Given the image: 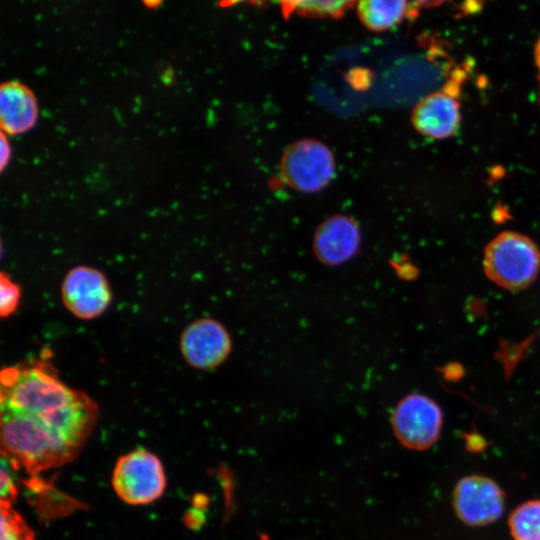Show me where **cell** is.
Here are the masks:
<instances>
[{"label":"cell","instance_id":"obj_1","mask_svg":"<svg viewBox=\"0 0 540 540\" xmlns=\"http://www.w3.org/2000/svg\"><path fill=\"white\" fill-rule=\"evenodd\" d=\"M99 416L96 402L69 387L48 361L27 360L0 374L1 453L37 473L72 461Z\"/></svg>","mask_w":540,"mask_h":540},{"label":"cell","instance_id":"obj_2","mask_svg":"<svg viewBox=\"0 0 540 540\" xmlns=\"http://www.w3.org/2000/svg\"><path fill=\"white\" fill-rule=\"evenodd\" d=\"M540 267V252L525 235L503 232L486 247L484 269L496 284L508 289H521L536 277Z\"/></svg>","mask_w":540,"mask_h":540},{"label":"cell","instance_id":"obj_3","mask_svg":"<svg viewBox=\"0 0 540 540\" xmlns=\"http://www.w3.org/2000/svg\"><path fill=\"white\" fill-rule=\"evenodd\" d=\"M117 496L130 505H146L160 498L166 477L160 459L145 449H136L118 458L112 473Z\"/></svg>","mask_w":540,"mask_h":540},{"label":"cell","instance_id":"obj_4","mask_svg":"<svg viewBox=\"0 0 540 540\" xmlns=\"http://www.w3.org/2000/svg\"><path fill=\"white\" fill-rule=\"evenodd\" d=\"M280 170L293 189L315 193L324 189L335 175V159L331 150L315 139H301L284 151Z\"/></svg>","mask_w":540,"mask_h":540},{"label":"cell","instance_id":"obj_5","mask_svg":"<svg viewBox=\"0 0 540 540\" xmlns=\"http://www.w3.org/2000/svg\"><path fill=\"white\" fill-rule=\"evenodd\" d=\"M391 424L401 445L407 449L424 451L438 441L443 414L433 399L412 393L398 402L392 413Z\"/></svg>","mask_w":540,"mask_h":540},{"label":"cell","instance_id":"obj_6","mask_svg":"<svg viewBox=\"0 0 540 540\" xmlns=\"http://www.w3.org/2000/svg\"><path fill=\"white\" fill-rule=\"evenodd\" d=\"M505 503V491L485 475L470 474L460 478L452 492L457 518L470 527L486 526L500 519Z\"/></svg>","mask_w":540,"mask_h":540},{"label":"cell","instance_id":"obj_7","mask_svg":"<svg viewBox=\"0 0 540 540\" xmlns=\"http://www.w3.org/2000/svg\"><path fill=\"white\" fill-rule=\"evenodd\" d=\"M463 72H457L441 88L424 96L414 107L411 121L423 136L446 139L453 136L461 122L460 87Z\"/></svg>","mask_w":540,"mask_h":540},{"label":"cell","instance_id":"obj_8","mask_svg":"<svg viewBox=\"0 0 540 540\" xmlns=\"http://www.w3.org/2000/svg\"><path fill=\"white\" fill-rule=\"evenodd\" d=\"M61 298L65 308L76 318L91 320L107 310L112 293L105 274L94 267L78 265L66 273Z\"/></svg>","mask_w":540,"mask_h":540},{"label":"cell","instance_id":"obj_9","mask_svg":"<svg viewBox=\"0 0 540 540\" xmlns=\"http://www.w3.org/2000/svg\"><path fill=\"white\" fill-rule=\"evenodd\" d=\"M179 347L184 360L191 367L208 370L226 360L231 351V339L220 322L201 318L185 327Z\"/></svg>","mask_w":540,"mask_h":540},{"label":"cell","instance_id":"obj_10","mask_svg":"<svg viewBox=\"0 0 540 540\" xmlns=\"http://www.w3.org/2000/svg\"><path fill=\"white\" fill-rule=\"evenodd\" d=\"M361 234L358 223L345 215H334L323 221L315 231L313 250L324 264L339 265L358 251Z\"/></svg>","mask_w":540,"mask_h":540},{"label":"cell","instance_id":"obj_11","mask_svg":"<svg viewBox=\"0 0 540 540\" xmlns=\"http://www.w3.org/2000/svg\"><path fill=\"white\" fill-rule=\"evenodd\" d=\"M38 119L34 93L17 81L4 82L0 87V124L2 132L18 135L32 129Z\"/></svg>","mask_w":540,"mask_h":540},{"label":"cell","instance_id":"obj_12","mask_svg":"<svg viewBox=\"0 0 540 540\" xmlns=\"http://www.w3.org/2000/svg\"><path fill=\"white\" fill-rule=\"evenodd\" d=\"M415 2L363 0L357 3V15L369 30L382 32L416 13Z\"/></svg>","mask_w":540,"mask_h":540},{"label":"cell","instance_id":"obj_13","mask_svg":"<svg viewBox=\"0 0 540 540\" xmlns=\"http://www.w3.org/2000/svg\"><path fill=\"white\" fill-rule=\"evenodd\" d=\"M513 540H540V499L519 504L508 517Z\"/></svg>","mask_w":540,"mask_h":540},{"label":"cell","instance_id":"obj_14","mask_svg":"<svg viewBox=\"0 0 540 540\" xmlns=\"http://www.w3.org/2000/svg\"><path fill=\"white\" fill-rule=\"evenodd\" d=\"M354 3L350 1H290L283 2L285 15L298 13L311 17H338L343 15Z\"/></svg>","mask_w":540,"mask_h":540},{"label":"cell","instance_id":"obj_15","mask_svg":"<svg viewBox=\"0 0 540 540\" xmlns=\"http://www.w3.org/2000/svg\"><path fill=\"white\" fill-rule=\"evenodd\" d=\"M1 540H35L33 530L12 505L1 504Z\"/></svg>","mask_w":540,"mask_h":540},{"label":"cell","instance_id":"obj_16","mask_svg":"<svg viewBox=\"0 0 540 540\" xmlns=\"http://www.w3.org/2000/svg\"><path fill=\"white\" fill-rule=\"evenodd\" d=\"M21 299L20 286L4 271L0 274V315L10 317L18 309Z\"/></svg>","mask_w":540,"mask_h":540},{"label":"cell","instance_id":"obj_17","mask_svg":"<svg viewBox=\"0 0 540 540\" xmlns=\"http://www.w3.org/2000/svg\"><path fill=\"white\" fill-rule=\"evenodd\" d=\"M17 467L4 455L1 457V504L12 505L16 495L17 488L15 479L13 477V471Z\"/></svg>","mask_w":540,"mask_h":540},{"label":"cell","instance_id":"obj_18","mask_svg":"<svg viewBox=\"0 0 540 540\" xmlns=\"http://www.w3.org/2000/svg\"><path fill=\"white\" fill-rule=\"evenodd\" d=\"M0 152V168L4 170L11 156V148L4 132H1Z\"/></svg>","mask_w":540,"mask_h":540},{"label":"cell","instance_id":"obj_19","mask_svg":"<svg viewBox=\"0 0 540 540\" xmlns=\"http://www.w3.org/2000/svg\"><path fill=\"white\" fill-rule=\"evenodd\" d=\"M534 58H535V64L538 71V80L540 83V37L536 42L535 49H534Z\"/></svg>","mask_w":540,"mask_h":540},{"label":"cell","instance_id":"obj_20","mask_svg":"<svg viewBox=\"0 0 540 540\" xmlns=\"http://www.w3.org/2000/svg\"><path fill=\"white\" fill-rule=\"evenodd\" d=\"M260 540H268L266 536H261Z\"/></svg>","mask_w":540,"mask_h":540}]
</instances>
